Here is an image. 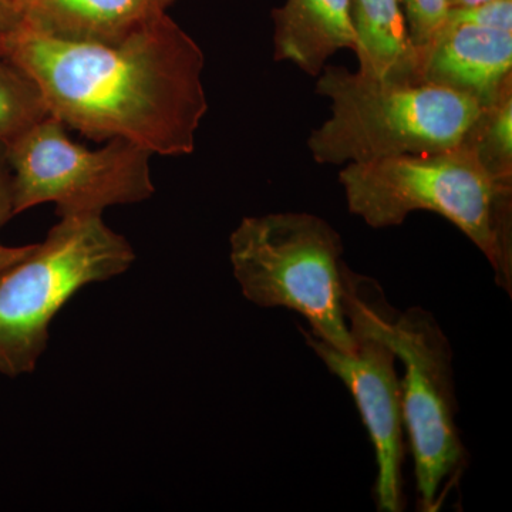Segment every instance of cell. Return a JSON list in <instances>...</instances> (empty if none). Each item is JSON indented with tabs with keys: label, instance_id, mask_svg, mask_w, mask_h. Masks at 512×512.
Wrapping results in <instances>:
<instances>
[{
	"label": "cell",
	"instance_id": "1",
	"mask_svg": "<svg viewBox=\"0 0 512 512\" xmlns=\"http://www.w3.org/2000/svg\"><path fill=\"white\" fill-rule=\"evenodd\" d=\"M2 53L35 80L64 126L153 156L194 151L208 111L205 56L165 13L117 43L57 39L22 25Z\"/></svg>",
	"mask_w": 512,
	"mask_h": 512
},
{
	"label": "cell",
	"instance_id": "2",
	"mask_svg": "<svg viewBox=\"0 0 512 512\" xmlns=\"http://www.w3.org/2000/svg\"><path fill=\"white\" fill-rule=\"evenodd\" d=\"M350 214L369 227H399L410 214L446 218L490 262L495 284L512 296V184L495 180L467 144L348 164L339 173Z\"/></svg>",
	"mask_w": 512,
	"mask_h": 512
},
{
	"label": "cell",
	"instance_id": "3",
	"mask_svg": "<svg viewBox=\"0 0 512 512\" xmlns=\"http://www.w3.org/2000/svg\"><path fill=\"white\" fill-rule=\"evenodd\" d=\"M316 93L330 116L309 134L322 165H348L460 146L483 107L463 94L409 80L379 79L326 64Z\"/></svg>",
	"mask_w": 512,
	"mask_h": 512
},
{
	"label": "cell",
	"instance_id": "4",
	"mask_svg": "<svg viewBox=\"0 0 512 512\" xmlns=\"http://www.w3.org/2000/svg\"><path fill=\"white\" fill-rule=\"evenodd\" d=\"M342 256L339 232L308 212L245 217L229 237L232 271L249 302L291 309L308 320L313 335L352 352Z\"/></svg>",
	"mask_w": 512,
	"mask_h": 512
},
{
	"label": "cell",
	"instance_id": "5",
	"mask_svg": "<svg viewBox=\"0 0 512 512\" xmlns=\"http://www.w3.org/2000/svg\"><path fill=\"white\" fill-rule=\"evenodd\" d=\"M136 252L101 214L62 217L22 261L0 272V375L36 369L57 313L80 289L123 275Z\"/></svg>",
	"mask_w": 512,
	"mask_h": 512
},
{
	"label": "cell",
	"instance_id": "6",
	"mask_svg": "<svg viewBox=\"0 0 512 512\" xmlns=\"http://www.w3.org/2000/svg\"><path fill=\"white\" fill-rule=\"evenodd\" d=\"M343 308L353 338L352 352H342L306 329L309 348L352 393L373 447H375L377 508L406 510L403 493L402 384L396 372L399 357L392 343L396 309L375 279L345 268Z\"/></svg>",
	"mask_w": 512,
	"mask_h": 512
},
{
	"label": "cell",
	"instance_id": "7",
	"mask_svg": "<svg viewBox=\"0 0 512 512\" xmlns=\"http://www.w3.org/2000/svg\"><path fill=\"white\" fill-rule=\"evenodd\" d=\"M66 128L47 116L2 144L15 215L46 202L56 205L60 218L103 214L114 205L153 197V154L124 140L90 150L74 143Z\"/></svg>",
	"mask_w": 512,
	"mask_h": 512
},
{
	"label": "cell",
	"instance_id": "8",
	"mask_svg": "<svg viewBox=\"0 0 512 512\" xmlns=\"http://www.w3.org/2000/svg\"><path fill=\"white\" fill-rule=\"evenodd\" d=\"M392 343L406 369L400 380L402 416L412 448L419 510L437 512L467 467L456 423L453 349L436 318L419 306L396 312Z\"/></svg>",
	"mask_w": 512,
	"mask_h": 512
},
{
	"label": "cell",
	"instance_id": "9",
	"mask_svg": "<svg viewBox=\"0 0 512 512\" xmlns=\"http://www.w3.org/2000/svg\"><path fill=\"white\" fill-rule=\"evenodd\" d=\"M416 82L488 106L512 86V32L446 22L420 53Z\"/></svg>",
	"mask_w": 512,
	"mask_h": 512
},
{
	"label": "cell",
	"instance_id": "10",
	"mask_svg": "<svg viewBox=\"0 0 512 512\" xmlns=\"http://www.w3.org/2000/svg\"><path fill=\"white\" fill-rule=\"evenodd\" d=\"M174 0H20L23 25L57 39L117 43L163 16Z\"/></svg>",
	"mask_w": 512,
	"mask_h": 512
},
{
	"label": "cell",
	"instance_id": "11",
	"mask_svg": "<svg viewBox=\"0 0 512 512\" xmlns=\"http://www.w3.org/2000/svg\"><path fill=\"white\" fill-rule=\"evenodd\" d=\"M274 55L318 77L339 50L355 52L352 0H286L272 12Z\"/></svg>",
	"mask_w": 512,
	"mask_h": 512
},
{
	"label": "cell",
	"instance_id": "12",
	"mask_svg": "<svg viewBox=\"0 0 512 512\" xmlns=\"http://www.w3.org/2000/svg\"><path fill=\"white\" fill-rule=\"evenodd\" d=\"M352 22L360 73L416 82L417 52L400 0H352Z\"/></svg>",
	"mask_w": 512,
	"mask_h": 512
},
{
	"label": "cell",
	"instance_id": "13",
	"mask_svg": "<svg viewBox=\"0 0 512 512\" xmlns=\"http://www.w3.org/2000/svg\"><path fill=\"white\" fill-rule=\"evenodd\" d=\"M463 143L495 180L512 184V86L481 109Z\"/></svg>",
	"mask_w": 512,
	"mask_h": 512
},
{
	"label": "cell",
	"instance_id": "14",
	"mask_svg": "<svg viewBox=\"0 0 512 512\" xmlns=\"http://www.w3.org/2000/svg\"><path fill=\"white\" fill-rule=\"evenodd\" d=\"M50 116L39 86L19 64L0 52V144Z\"/></svg>",
	"mask_w": 512,
	"mask_h": 512
},
{
	"label": "cell",
	"instance_id": "15",
	"mask_svg": "<svg viewBox=\"0 0 512 512\" xmlns=\"http://www.w3.org/2000/svg\"><path fill=\"white\" fill-rule=\"evenodd\" d=\"M410 40L419 55L446 25L448 0H400Z\"/></svg>",
	"mask_w": 512,
	"mask_h": 512
},
{
	"label": "cell",
	"instance_id": "16",
	"mask_svg": "<svg viewBox=\"0 0 512 512\" xmlns=\"http://www.w3.org/2000/svg\"><path fill=\"white\" fill-rule=\"evenodd\" d=\"M447 22L512 32V0H491L466 8H451Z\"/></svg>",
	"mask_w": 512,
	"mask_h": 512
},
{
	"label": "cell",
	"instance_id": "17",
	"mask_svg": "<svg viewBox=\"0 0 512 512\" xmlns=\"http://www.w3.org/2000/svg\"><path fill=\"white\" fill-rule=\"evenodd\" d=\"M13 217H15V210H13L12 175L6 163L5 151L0 144V228ZM32 248L33 244L25 247H8L0 242V272L22 261Z\"/></svg>",
	"mask_w": 512,
	"mask_h": 512
},
{
	"label": "cell",
	"instance_id": "18",
	"mask_svg": "<svg viewBox=\"0 0 512 512\" xmlns=\"http://www.w3.org/2000/svg\"><path fill=\"white\" fill-rule=\"evenodd\" d=\"M23 25V12L20 0H0V52L13 33Z\"/></svg>",
	"mask_w": 512,
	"mask_h": 512
},
{
	"label": "cell",
	"instance_id": "19",
	"mask_svg": "<svg viewBox=\"0 0 512 512\" xmlns=\"http://www.w3.org/2000/svg\"><path fill=\"white\" fill-rule=\"evenodd\" d=\"M491 2V0H448L451 8H466V6L480 5V3Z\"/></svg>",
	"mask_w": 512,
	"mask_h": 512
}]
</instances>
